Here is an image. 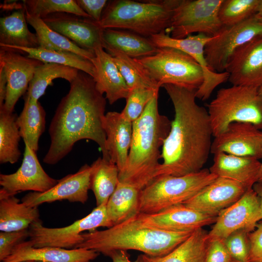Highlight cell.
Here are the masks:
<instances>
[{
	"label": "cell",
	"instance_id": "obj_46",
	"mask_svg": "<svg viewBox=\"0 0 262 262\" xmlns=\"http://www.w3.org/2000/svg\"><path fill=\"white\" fill-rule=\"evenodd\" d=\"M107 256L111 258L112 262H137L132 261L130 259V256L127 251L118 250L110 253Z\"/></svg>",
	"mask_w": 262,
	"mask_h": 262
},
{
	"label": "cell",
	"instance_id": "obj_43",
	"mask_svg": "<svg viewBox=\"0 0 262 262\" xmlns=\"http://www.w3.org/2000/svg\"><path fill=\"white\" fill-rule=\"evenodd\" d=\"M232 259L222 240L210 238L205 262H230Z\"/></svg>",
	"mask_w": 262,
	"mask_h": 262
},
{
	"label": "cell",
	"instance_id": "obj_32",
	"mask_svg": "<svg viewBox=\"0 0 262 262\" xmlns=\"http://www.w3.org/2000/svg\"><path fill=\"white\" fill-rule=\"evenodd\" d=\"M90 189L92 190L98 206L106 204L119 182V171L112 162L98 158L91 165Z\"/></svg>",
	"mask_w": 262,
	"mask_h": 262
},
{
	"label": "cell",
	"instance_id": "obj_8",
	"mask_svg": "<svg viewBox=\"0 0 262 262\" xmlns=\"http://www.w3.org/2000/svg\"><path fill=\"white\" fill-rule=\"evenodd\" d=\"M135 60L159 88L169 84L196 91L203 82L200 66L179 49L159 48L155 54Z\"/></svg>",
	"mask_w": 262,
	"mask_h": 262
},
{
	"label": "cell",
	"instance_id": "obj_5",
	"mask_svg": "<svg viewBox=\"0 0 262 262\" xmlns=\"http://www.w3.org/2000/svg\"><path fill=\"white\" fill-rule=\"evenodd\" d=\"M179 0L109 1L98 24L103 29L127 30L149 38L169 28Z\"/></svg>",
	"mask_w": 262,
	"mask_h": 262
},
{
	"label": "cell",
	"instance_id": "obj_4",
	"mask_svg": "<svg viewBox=\"0 0 262 262\" xmlns=\"http://www.w3.org/2000/svg\"><path fill=\"white\" fill-rule=\"evenodd\" d=\"M193 232L144 227L133 216L106 229L82 233L83 242L77 248L93 250L105 256L115 251L135 250L150 256L161 257L171 252Z\"/></svg>",
	"mask_w": 262,
	"mask_h": 262
},
{
	"label": "cell",
	"instance_id": "obj_36",
	"mask_svg": "<svg viewBox=\"0 0 262 262\" xmlns=\"http://www.w3.org/2000/svg\"><path fill=\"white\" fill-rule=\"evenodd\" d=\"M17 116L0 108V163L13 164L19 160L20 135L16 120Z\"/></svg>",
	"mask_w": 262,
	"mask_h": 262
},
{
	"label": "cell",
	"instance_id": "obj_12",
	"mask_svg": "<svg viewBox=\"0 0 262 262\" xmlns=\"http://www.w3.org/2000/svg\"><path fill=\"white\" fill-rule=\"evenodd\" d=\"M212 37L198 33L195 35H190L182 39H176L163 32L149 37L158 48H172L179 49L191 56L198 63L203 71L204 81L201 86L196 92V97L202 100L208 99L215 88L228 80L229 76L227 72H214L208 66L204 49Z\"/></svg>",
	"mask_w": 262,
	"mask_h": 262
},
{
	"label": "cell",
	"instance_id": "obj_54",
	"mask_svg": "<svg viewBox=\"0 0 262 262\" xmlns=\"http://www.w3.org/2000/svg\"></svg>",
	"mask_w": 262,
	"mask_h": 262
},
{
	"label": "cell",
	"instance_id": "obj_11",
	"mask_svg": "<svg viewBox=\"0 0 262 262\" xmlns=\"http://www.w3.org/2000/svg\"><path fill=\"white\" fill-rule=\"evenodd\" d=\"M260 35H262V21L255 15L238 24L223 26L205 47V56L209 68L216 72L225 71L233 52Z\"/></svg>",
	"mask_w": 262,
	"mask_h": 262
},
{
	"label": "cell",
	"instance_id": "obj_35",
	"mask_svg": "<svg viewBox=\"0 0 262 262\" xmlns=\"http://www.w3.org/2000/svg\"><path fill=\"white\" fill-rule=\"evenodd\" d=\"M18 50L27 56L43 63H54L69 66L82 71L93 78L95 68L91 61L75 53L65 51L48 50L41 48L18 47H2Z\"/></svg>",
	"mask_w": 262,
	"mask_h": 262
},
{
	"label": "cell",
	"instance_id": "obj_28",
	"mask_svg": "<svg viewBox=\"0 0 262 262\" xmlns=\"http://www.w3.org/2000/svg\"><path fill=\"white\" fill-rule=\"evenodd\" d=\"M40 220L37 207H30L20 202L15 195L0 190V230L10 232L29 229Z\"/></svg>",
	"mask_w": 262,
	"mask_h": 262
},
{
	"label": "cell",
	"instance_id": "obj_7",
	"mask_svg": "<svg viewBox=\"0 0 262 262\" xmlns=\"http://www.w3.org/2000/svg\"><path fill=\"white\" fill-rule=\"evenodd\" d=\"M217 177L209 169L181 176L159 177L140 191L138 212L151 214L183 204Z\"/></svg>",
	"mask_w": 262,
	"mask_h": 262
},
{
	"label": "cell",
	"instance_id": "obj_13",
	"mask_svg": "<svg viewBox=\"0 0 262 262\" xmlns=\"http://www.w3.org/2000/svg\"><path fill=\"white\" fill-rule=\"evenodd\" d=\"M262 220L259 197L253 188H249L238 201L218 214L208 235L210 238L224 240L238 230L250 233Z\"/></svg>",
	"mask_w": 262,
	"mask_h": 262
},
{
	"label": "cell",
	"instance_id": "obj_33",
	"mask_svg": "<svg viewBox=\"0 0 262 262\" xmlns=\"http://www.w3.org/2000/svg\"><path fill=\"white\" fill-rule=\"evenodd\" d=\"M25 13L27 23L35 31L39 48L71 52L90 61L94 58V52L81 48L65 36L50 29L42 19L31 16L26 10Z\"/></svg>",
	"mask_w": 262,
	"mask_h": 262
},
{
	"label": "cell",
	"instance_id": "obj_1",
	"mask_svg": "<svg viewBox=\"0 0 262 262\" xmlns=\"http://www.w3.org/2000/svg\"><path fill=\"white\" fill-rule=\"evenodd\" d=\"M162 87L172 102L175 116L154 180L200 171L211 153L213 136L208 111L196 102V91L169 84Z\"/></svg>",
	"mask_w": 262,
	"mask_h": 262
},
{
	"label": "cell",
	"instance_id": "obj_47",
	"mask_svg": "<svg viewBox=\"0 0 262 262\" xmlns=\"http://www.w3.org/2000/svg\"><path fill=\"white\" fill-rule=\"evenodd\" d=\"M7 90V80L3 68L0 66V107L3 106Z\"/></svg>",
	"mask_w": 262,
	"mask_h": 262
},
{
	"label": "cell",
	"instance_id": "obj_9",
	"mask_svg": "<svg viewBox=\"0 0 262 262\" xmlns=\"http://www.w3.org/2000/svg\"><path fill=\"white\" fill-rule=\"evenodd\" d=\"M113 226L107 215L106 204H103L96 206L87 215L66 227L48 228L43 225L40 220L35 222L29 228V241L35 247L74 249L83 242V231Z\"/></svg>",
	"mask_w": 262,
	"mask_h": 262
},
{
	"label": "cell",
	"instance_id": "obj_39",
	"mask_svg": "<svg viewBox=\"0 0 262 262\" xmlns=\"http://www.w3.org/2000/svg\"><path fill=\"white\" fill-rule=\"evenodd\" d=\"M261 0H223L218 16L223 26L240 23L256 13Z\"/></svg>",
	"mask_w": 262,
	"mask_h": 262
},
{
	"label": "cell",
	"instance_id": "obj_27",
	"mask_svg": "<svg viewBox=\"0 0 262 262\" xmlns=\"http://www.w3.org/2000/svg\"><path fill=\"white\" fill-rule=\"evenodd\" d=\"M102 39L104 49H114L134 59L154 55L159 49L149 38L124 30L103 29Z\"/></svg>",
	"mask_w": 262,
	"mask_h": 262
},
{
	"label": "cell",
	"instance_id": "obj_30",
	"mask_svg": "<svg viewBox=\"0 0 262 262\" xmlns=\"http://www.w3.org/2000/svg\"><path fill=\"white\" fill-rule=\"evenodd\" d=\"M24 99V107L17 117L16 125L24 143L36 152L39 139L45 130L46 112L38 100H33L25 96Z\"/></svg>",
	"mask_w": 262,
	"mask_h": 262
},
{
	"label": "cell",
	"instance_id": "obj_37",
	"mask_svg": "<svg viewBox=\"0 0 262 262\" xmlns=\"http://www.w3.org/2000/svg\"><path fill=\"white\" fill-rule=\"evenodd\" d=\"M106 50L113 56L130 91L137 87L159 89L134 58L114 49H107Z\"/></svg>",
	"mask_w": 262,
	"mask_h": 262
},
{
	"label": "cell",
	"instance_id": "obj_10",
	"mask_svg": "<svg viewBox=\"0 0 262 262\" xmlns=\"http://www.w3.org/2000/svg\"><path fill=\"white\" fill-rule=\"evenodd\" d=\"M222 0H180L165 32L176 39L196 33L213 36L223 26L218 16Z\"/></svg>",
	"mask_w": 262,
	"mask_h": 262
},
{
	"label": "cell",
	"instance_id": "obj_41",
	"mask_svg": "<svg viewBox=\"0 0 262 262\" xmlns=\"http://www.w3.org/2000/svg\"><path fill=\"white\" fill-rule=\"evenodd\" d=\"M249 233L244 229L238 230L222 240L232 259L240 262H248Z\"/></svg>",
	"mask_w": 262,
	"mask_h": 262
},
{
	"label": "cell",
	"instance_id": "obj_49",
	"mask_svg": "<svg viewBox=\"0 0 262 262\" xmlns=\"http://www.w3.org/2000/svg\"><path fill=\"white\" fill-rule=\"evenodd\" d=\"M255 15L258 18L262 21V0H260L256 13Z\"/></svg>",
	"mask_w": 262,
	"mask_h": 262
},
{
	"label": "cell",
	"instance_id": "obj_16",
	"mask_svg": "<svg viewBox=\"0 0 262 262\" xmlns=\"http://www.w3.org/2000/svg\"><path fill=\"white\" fill-rule=\"evenodd\" d=\"M134 216L142 227L174 232L194 231L214 224L216 219V217L203 214L183 204L155 213H139Z\"/></svg>",
	"mask_w": 262,
	"mask_h": 262
},
{
	"label": "cell",
	"instance_id": "obj_22",
	"mask_svg": "<svg viewBox=\"0 0 262 262\" xmlns=\"http://www.w3.org/2000/svg\"><path fill=\"white\" fill-rule=\"evenodd\" d=\"M94 52L91 62L95 68L93 79L97 89L101 94H105L110 104L121 98L126 99L130 89L113 56L102 46L97 48Z\"/></svg>",
	"mask_w": 262,
	"mask_h": 262
},
{
	"label": "cell",
	"instance_id": "obj_6",
	"mask_svg": "<svg viewBox=\"0 0 262 262\" xmlns=\"http://www.w3.org/2000/svg\"><path fill=\"white\" fill-rule=\"evenodd\" d=\"M258 89L232 85L218 91L208 106L213 137L233 122L250 123L262 130V98Z\"/></svg>",
	"mask_w": 262,
	"mask_h": 262
},
{
	"label": "cell",
	"instance_id": "obj_34",
	"mask_svg": "<svg viewBox=\"0 0 262 262\" xmlns=\"http://www.w3.org/2000/svg\"><path fill=\"white\" fill-rule=\"evenodd\" d=\"M79 70L65 65L54 63H42L35 69L25 97L37 101L45 93L47 88L57 78L71 82L77 77Z\"/></svg>",
	"mask_w": 262,
	"mask_h": 262
},
{
	"label": "cell",
	"instance_id": "obj_50",
	"mask_svg": "<svg viewBox=\"0 0 262 262\" xmlns=\"http://www.w3.org/2000/svg\"><path fill=\"white\" fill-rule=\"evenodd\" d=\"M258 182H262V162H261Z\"/></svg>",
	"mask_w": 262,
	"mask_h": 262
},
{
	"label": "cell",
	"instance_id": "obj_38",
	"mask_svg": "<svg viewBox=\"0 0 262 262\" xmlns=\"http://www.w3.org/2000/svg\"><path fill=\"white\" fill-rule=\"evenodd\" d=\"M22 1L25 10L30 15L41 19L56 13H69L90 18L79 7L76 0H24Z\"/></svg>",
	"mask_w": 262,
	"mask_h": 262
},
{
	"label": "cell",
	"instance_id": "obj_20",
	"mask_svg": "<svg viewBox=\"0 0 262 262\" xmlns=\"http://www.w3.org/2000/svg\"><path fill=\"white\" fill-rule=\"evenodd\" d=\"M225 71L232 85L259 88L262 85V35L238 48L229 58Z\"/></svg>",
	"mask_w": 262,
	"mask_h": 262
},
{
	"label": "cell",
	"instance_id": "obj_23",
	"mask_svg": "<svg viewBox=\"0 0 262 262\" xmlns=\"http://www.w3.org/2000/svg\"><path fill=\"white\" fill-rule=\"evenodd\" d=\"M99 254L94 250L83 248L67 249L49 246L35 247L28 240L17 245L11 255L1 262H90Z\"/></svg>",
	"mask_w": 262,
	"mask_h": 262
},
{
	"label": "cell",
	"instance_id": "obj_52",
	"mask_svg": "<svg viewBox=\"0 0 262 262\" xmlns=\"http://www.w3.org/2000/svg\"><path fill=\"white\" fill-rule=\"evenodd\" d=\"M36 262L34 261H23V262Z\"/></svg>",
	"mask_w": 262,
	"mask_h": 262
},
{
	"label": "cell",
	"instance_id": "obj_45",
	"mask_svg": "<svg viewBox=\"0 0 262 262\" xmlns=\"http://www.w3.org/2000/svg\"><path fill=\"white\" fill-rule=\"evenodd\" d=\"M79 7L93 20L99 22L108 1L106 0H76Z\"/></svg>",
	"mask_w": 262,
	"mask_h": 262
},
{
	"label": "cell",
	"instance_id": "obj_44",
	"mask_svg": "<svg viewBox=\"0 0 262 262\" xmlns=\"http://www.w3.org/2000/svg\"><path fill=\"white\" fill-rule=\"evenodd\" d=\"M248 262H262V221L259 222L255 229L248 234Z\"/></svg>",
	"mask_w": 262,
	"mask_h": 262
},
{
	"label": "cell",
	"instance_id": "obj_51",
	"mask_svg": "<svg viewBox=\"0 0 262 262\" xmlns=\"http://www.w3.org/2000/svg\"><path fill=\"white\" fill-rule=\"evenodd\" d=\"M259 95L262 98V85L258 89Z\"/></svg>",
	"mask_w": 262,
	"mask_h": 262
},
{
	"label": "cell",
	"instance_id": "obj_14",
	"mask_svg": "<svg viewBox=\"0 0 262 262\" xmlns=\"http://www.w3.org/2000/svg\"><path fill=\"white\" fill-rule=\"evenodd\" d=\"M22 54L18 50L0 47V66L7 80L4 103L0 108L9 113H14L17 101L27 91L36 68L43 63Z\"/></svg>",
	"mask_w": 262,
	"mask_h": 262
},
{
	"label": "cell",
	"instance_id": "obj_15",
	"mask_svg": "<svg viewBox=\"0 0 262 262\" xmlns=\"http://www.w3.org/2000/svg\"><path fill=\"white\" fill-rule=\"evenodd\" d=\"M58 182L44 170L38 159L36 152L25 143L22 164L17 170L12 174H0V191L6 194L16 195L23 191L44 192Z\"/></svg>",
	"mask_w": 262,
	"mask_h": 262
},
{
	"label": "cell",
	"instance_id": "obj_24",
	"mask_svg": "<svg viewBox=\"0 0 262 262\" xmlns=\"http://www.w3.org/2000/svg\"><path fill=\"white\" fill-rule=\"evenodd\" d=\"M102 126L106 134V148L110 160L117 166L119 173L124 170L132 135V122L121 113L109 112Z\"/></svg>",
	"mask_w": 262,
	"mask_h": 262
},
{
	"label": "cell",
	"instance_id": "obj_48",
	"mask_svg": "<svg viewBox=\"0 0 262 262\" xmlns=\"http://www.w3.org/2000/svg\"><path fill=\"white\" fill-rule=\"evenodd\" d=\"M253 188L259 197L261 208L262 211V182H257L254 185Z\"/></svg>",
	"mask_w": 262,
	"mask_h": 262
},
{
	"label": "cell",
	"instance_id": "obj_3",
	"mask_svg": "<svg viewBox=\"0 0 262 262\" xmlns=\"http://www.w3.org/2000/svg\"><path fill=\"white\" fill-rule=\"evenodd\" d=\"M158 94L141 115L132 122V135L126 167L119 174L121 182L141 190L152 182L161 163L160 148L170 131L171 121L160 114Z\"/></svg>",
	"mask_w": 262,
	"mask_h": 262
},
{
	"label": "cell",
	"instance_id": "obj_31",
	"mask_svg": "<svg viewBox=\"0 0 262 262\" xmlns=\"http://www.w3.org/2000/svg\"><path fill=\"white\" fill-rule=\"evenodd\" d=\"M140 190L119 181L106 204V211L113 226L122 223L138 213Z\"/></svg>",
	"mask_w": 262,
	"mask_h": 262
},
{
	"label": "cell",
	"instance_id": "obj_25",
	"mask_svg": "<svg viewBox=\"0 0 262 262\" xmlns=\"http://www.w3.org/2000/svg\"><path fill=\"white\" fill-rule=\"evenodd\" d=\"M213 155V162L209 169L217 177L238 182L247 189L258 182L261 165L259 160L223 152Z\"/></svg>",
	"mask_w": 262,
	"mask_h": 262
},
{
	"label": "cell",
	"instance_id": "obj_19",
	"mask_svg": "<svg viewBox=\"0 0 262 262\" xmlns=\"http://www.w3.org/2000/svg\"><path fill=\"white\" fill-rule=\"evenodd\" d=\"M91 170V166L85 164L77 172L58 180L57 183L48 191L30 192L23 197L21 202L32 207L63 200L84 204L88 199Z\"/></svg>",
	"mask_w": 262,
	"mask_h": 262
},
{
	"label": "cell",
	"instance_id": "obj_21",
	"mask_svg": "<svg viewBox=\"0 0 262 262\" xmlns=\"http://www.w3.org/2000/svg\"><path fill=\"white\" fill-rule=\"evenodd\" d=\"M248 189L238 182L217 177L183 204L203 214L217 217L238 201Z\"/></svg>",
	"mask_w": 262,
	"mask_h": 262
},
{
	"label": "cell",
	"instance_id": "obj_42",
	"mask_svg": "<svg viewBox=\"0 0 262 262\" xmlns=\"http://www.w3.org/2000/svg\"><path fill=\"white\" fill-rule=\"evenodd\" d=\"M29 237V229L18 231L0 232V261H3L12 253L14 248Z\"/></svg>",
	"mask_w": 262,
	"mask_h": 262
},
{
	"label": "cell",
	"instance_id": "obj_26",
	"mask_svg": "<svg viewBox=\"0 0 262 262\" xmlns=\"http://www.w3.org/2000/svg\"><path fill=\"white\" fill-rule=\"evenodd\" d=\"M210 238L203 228L194 231L190 236L171 252L161 257L145 254L138 256L137 262H205Z\"/></svg>",
	"mask_w": 262,
	"mask_h": 262
},
{
	"label": "cell",
	"instance_id": "obj_17",
	"mask_svg": "<svg viewBox=\"0 0 262 262\" xmlns=\"http://www.w3.org/2000/svg\"><path fill=\"white\" fill-rule=\"evenodd\" d=\"M42 19L50 29L82 49L94 52L99 46L104 48L103 29L90 18L69 13H56Z\"/></svg>",
	"mask_w": 262,
	"mask_h": 262
},
{
	"label": "cell",
	"instance_id": "obj_53",
	"mask_svg": "<svg viewBox=\"0 0 262 262\" xmlns=\"http://www.w3.org/2000/svg\"><path fill=\"white\" fill-rule=\"evenodd\" d=\"M230 262H238V261H236V260L232 259V260Z\"/></svg>",
	"mask_w": 262,
	"mask_h": 262
},
{
	"label": "cell",
	"instance_id": "obj_40",
	"mask_svg": "<svg viewBox=\"0 0 262 262\" xmlns=\"http://www.w3.org/2000/svg\"><path fill=\"white\" fill-rule=\"evenodd\" d=\"M158 92L159 89L142 87L131 90L121 114L133 122L141 115L148 102Z\"/></svg>",
	"mask_w": 262,
	"mask_h": 262
},
{
	"label": "cell",
	"instance_id": "obj_18",
	"mask_svg": "<svg viewBox=\"0 0 262 262\" xmlns=\"http://www.w3.org/2000/svg\"><path fill=\"white\" fill-rule=\"evenodd\" d=\"M211 153L262 159V130L246 122H233L214 137Z\"/></svg>",
	"mask_w": 262,
	"mask_h": 262
},
{
	"label": "cell",
	"instance_id": "obj_29",
	"mask_svg": "<svg viewBox=\"0 0 262 262\" xmlns=\"http://www.w3.org/2000/svg\"><path fill=\"white\" fill-rule=\"evenodd\" d=\"M24 7L0 18V47L38 48L35 33L28 28Z\"/></svg>",
	"mask_w": 262,
	"mask_h": 262
},
{
	"label": "cell",
	"instance_id": "obj_2",
	"mask_svg": "<svg viewBox=\"0 0 262 262\" xmlns=\"http://www.w3.org/2000/svg\"><path fill=\"white\" fill-rule=\"evenodd\" d=\"M97 89L93 78L79 70L50 122V144L43 158L44 163L57 164L71 151L77 141L85 139L96 142L101 150L102 158L111 160L102 126L106 105V98Z\"/></svg>",
	"mask_w": 262,
	"mask_h": 262
},
{
	"label": "cell",
	"instance_id": "obj_55",
	"mask_svg": "<svg viewBox=\"0 0 262 262\" xmlns=\"http://www.w3.org/2000/svg\"></svg>",
	"mask_w": 262,
	"mask_h": 262
}]
</instances>
